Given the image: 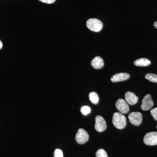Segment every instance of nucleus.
<instances>
[{"label": "nucleus", "instance_id": "nucleus-1", "mask_svg": "<svg viewBox=\"0 0 157 157\" xmlns=\"http://www.w3.org/2000/svg\"><path fill=\"white\" fill-rule=\"evenodd\" d=\"M112 122L117 128L123 129L126 126V118L122 113L116 112L113 116Z\"/></svg>", "mask_w": 157, "mask_h": 157}, {"label": "nucleus", "instance_id": "nucleus-2", "mask_svg": "<svg viewBox=\"0 0 157 157\" xmlns=\"http://www.w3.org/2000/svg\"><path fill=\"white\" fill-rule=\"evenodd\" d=\"M86 26L90 30L99 32L103 28V24L101 21L97 18H90L86 21Z\"/></svg>", "mask_w": 157, "mask_h": 157}, {"label": "nucleus", "instance_id": "nucleus-3", "mask_svg": "<svg viewBox=\"0 0 157 157\" xmlns=\"http://www.w3.org/2000/svg\"><path fill=\"white\" fill-rule=\"evenodd\" d=\"M89 138V136L86 130L82 128L78 129L75 137L77 143L80 144H84L88 140Z\"/></svg>", "mask_w": 157, "mask_h": 157}, {"label": "nucleus", "instance_id": "nucleus-4", "mask_svg": "<svg viewBox=\"0 0 157 157\" xmlns=\"http://www.w3.org/2000/svg\"><path fill=\"white\" fill-rule=\"evenodd\" d=\"M144 142L146 145L153 146L157 144V132L147 133L144 138Z\"/></svg>", "mask_w": 157, "mask_h": 157}, {"label": "nucleus", "instance_id": "nucleus-5", "mask_svg": "<svg viewBox=\"0 0 157 157\" xmlns=\"http://www.w3.org/2000/svg\"><path fill=\"white\" fill-rule=\"evenodd\" d=\"M95 128L99 132H102L107 128V124L104 118L100 115L97 116L95 118Z\"/></svg>", "mask_w": 157, "mask_h": 157}, {"label": "nucleus", "instance_id": "nucleus-6", "mask_svg": "<svg viewBox=\"0 0 157 157\" xmlns=\"http://www.w3.org/2000/svg\"><path fill=\"white\" fill-rule=\"evenodd\" d=\"M128 118L130 122L132 124L139 126L142 122V114L139 112H132L129 114Z\"/></svg>", "mask_w": 157, "mask_h": 157}, {"label": "nucleus", "instance_id": "nucleus-7", "mask_svg": "<svg viewBox=\"0 0 157 157\" xmlns=\"http://www.w3.org/2000/svg\"><path fill=\"white\" fill-rule=\"evenodd\" d=\"M117 110L122 114L128 113L130 110L128 104L122 99H119L117 101L115 104Z\"/></svg>", "mask_w": 157, "mask_h": 157}, {"label": "nucleus", "instance_id": "nucleus-8", "mask_svg": "<svg viewBox=\"0 0 157 157\" xmlns=\"http://www.w3.org/2000/svg\"><path fill=\"white\" fill-rule=\"evenodd\" d=\"M153 106L154 102L151 95L149 94H147L142 100L141 108L144 110H147L150 109Z\"/></svg>", "mask_w": 157, "mask_h": 157}, {"label": "nucleus", "instance_id": "nucleus-9", "mask_svg": "<svg viewBox=\"0 0 157 157\" xmlns=\"http://www.w3.org/2000/svg\"><path fill=\"white\" fill-rule=\"evenodd\" d=\"M138 99V97L132 92H127L125 94V100L129 105H133L137 104Z\"/></svg>", "mask_w": 157, "mask_h": 157}, {"label": "nucleus", "instance_id": "nucleus-10", "mask_svg": "<svg viewBox=\"0 0 157 157\" xmlns=\"http://www.w3.org/2000/svg\"><path fill=\"white\" fill-rule=\"evenodd\" d=\"M130 75L128 73H117L111 78V81L113 82L125 81L130 78Z\"/></svg>", "mask_w": 157, "mask_h": 157}, {"label": "nucleus", "instance_id": "nucleus-11", "mask_svg": "<svg viewBox=\"0 0 157 157\" xmlns=\"http://www.w3.org/2000/svg\"><path fill=\"white\" fill-rule=\"evenodd\" d=\"M91 64L94 69H101L104 66V60L101 57L96 56L93 59L91 62Z\"/></svg>", "mask_w": 157, "mask_h": 157}, {"label": "nucleus", "instance_id": "nucleus-12", "mask_svg": "<svg viewBox=\"0 0 157 157\" xmlns=\"http://www.w3.org/2000/svg\"><path fill=\"white\" fill-rule=\"evenodd\" d=\"M134 64L137 67H147L151 64V62L147 59L140 58L136 60Z\"/></svg>", "mask_w": 157, "mask_h": 157}, {"label": "nucleus", "instance_id": "nucleus-13", "mask_svg": "<svg viewBox=\"0 0 157 157\" xmlns=\"http://www.w3.org/2000/svg\"><path fill=\"white\" fill-rule=\"evenodd\" d=\"M89 99L93 104H97L99 103V98L98 94L95 92H92L90 93Z\"/></svg>", "mask_w": 157, "mask_h": 157}, {"label": "nucleus", "instance_id": "nucleus-14", "mask_svg": "<svg viewBox=\"0 0 157 157\" xmlns=\"http://www.w3.org/2000/svg\"><path fill=\"white\" fill-rule=\"evenodd\" d=\"M145 78L151 82H157V75L153 73H147L145 75Z\"/></svg>", "mask_w": 157, "mask_h": 157}, {"label": "nucleus", "instance_id": "nucleus-15", "mask_svg": "<svg viewBox=\"0 0 157 157\" xmlns=\"http://www.w3.org/2000/svg\"><path fill=\"white\" fill-rule=\"evenodd\" d=\"M96 157H108L106 151L103 149H100L96 153Z\"/></svg>", "mask_w": 157, "mask_h": 157}, {"label": "nucleus", "instance_id": "nucleus-16", "mask_svg": "<svg viewBox=\"0 0 157 157\" xmlns=\"http://www.w3.org/2000/svg\"><path fill=\"white\" fill-rule=\"evenodd\" d=\"M81 112L83 115H87L91 112V108L87 106H83L81 108Z\"/></svg>", "mask_w": 157, "mask_h": 157}, {"label": "nucleus", "instance_id": "nucleus-17", "mask_svg": "<svg viewBox=\"0 0 157 157\" xmlns=\"http://www.w3.org/2000/svg\"><path fill=\"white\" fill-rule=\"evenodd\" d=\"M54 157H63V155L62 151L59 149L55 150L54 154Z\"/></svg>", "mask_w": 157, "mask_h": 157}, {"label": "nucleus", "instance_id": "nucleus-18", "mask_svg": "<svg viewBox=\"0 0 157 157\" xmlns=\"http://www.w3.org/2000/svg\"><path fill=\"white\" fill-rule=\"evenodd\" d=\"M151 113L155 120L157 121V107L152 109L151 110Z\"/></svg>", "mask_w": 157, "mask_h": 157}, {"label": "nucleus", "instance_id": "nucleus-19", "mask_svg": "<svg viewBox=\"0 0 157 157\" xmlns=\"http://www.w3.org/2000/svg\"><path fill=\"white\" fill-rule=\"evenodd\" d=\"M42 2L46 3V4H51L54 3L56 0H39Z\"/></svg>", "mask_w": 157, "mask_h": 157}, {"label": "nucleus", "instance_id": "nucleus-20", "mask_svg": "<svg viewBox=\"0 0 157 157\" xmlns=\"http://www.w3.org/2000/svg\"><path fill=\"white\" fill-rule=\"evenodd\" d=\"M3 47V43L2 41L0 40V49H2Z\"/></svg>", "mask_w": 157, "mask_h": 157}, {"label": "nucleus", "instance_id": "nucleus-21", "mask_svg": "<svg viewBox=\"0 0 157 157\" xmlns=\"http://www.w3.org/2000/svg\"><path fill=\"white\" fill-rule=\"evenodd\" d=\"M154 26L156 29H157V21H155V22L154 23Z\"/></svg>", "mask_w": 157, "mask_h": 157}, {"label": "nucleus", "instance_id": "nucleus-22", "mask_svg": "<svg viewBox=\"0 0 157 157\" xmlns=\"http://www.w3.org/2000/svg\"></svg>", "mask_w": 157, "mask_h": 157}]
</instances>
